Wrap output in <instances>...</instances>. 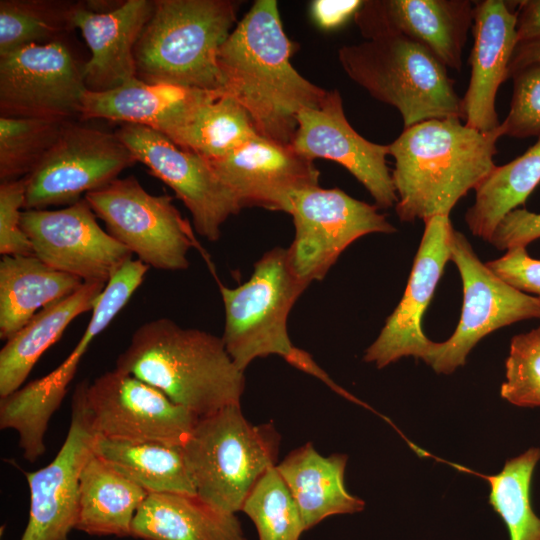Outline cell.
<instances>
[{
    "mask_svg": "<svg viewBox=\"0 0 540 540\" xmlns=\"http://www.w3.org/2000/svg\"><path fill=\"white\" fill-rule=\"evenodd\" d=\"M295 51L283 30L275 0H256L218 52L223 87L248 113L257 133L290 145L297 115L316 108L328 91L290 63Z\"/></svg>",
    "mask_w": 540,
    "mask_h": 540,
    "instance_id": "6da1fadb",
    "label": "cell"
},
{
    "mask_svg": "<svg viewBox=\"0 0 540 540\" xmlns=\"http://www.w3.org/2000/svg\"><path fill=\"white\" fill-rule=\"evenodd\" d=\"M460 118L430 119L404 128L389 147L402 222L449 216L469 190L495 168L499 130L482 132ZM499 128V127H498Z\"/></svg>",
    "mask_w": 540,
    "mask_h": 540,
    "instance_id": "7a4b0ae2",
    "label": "cell"
},
{
    "mask_svg": "<svg viewBox=\"0 0 540 540\" xmlns=\"http://www.w3.org/2000/svg\"><path fill=\"white\" fill-rule=\"evenodd\" d=\"M115 369L156 387L198 417L240 404L245 389L244 372L222 337L183 328L169 318L140 325Z\"/></svg>",
    "mask_w": 540,
    "mask_h": 540,
    "instance_id": "3957f363",
    "label": "cell"
},
{
    "mask_svg": "<svg viewBox=\"0 0 540 540\" xmlns=\"http://www.w3.org/2000/svg\"><path fill=\"white\" fill-rule=\"evenodd\" d=\"M239 2L157 0L135 45L136 77L149 84L221 90L218 52L237 22Z\"/></svg>",
    "mask_w": 540,
    "mask_h": 540,
    "instance_id": "277c9868",
    "label": "cell"
},
{
    "mask_svg": "<svg viewBox=\"0 0 540 540\" xmlns=\"http://www.w3.org/2000/svg\"><path fill=\"white\" fill-rule=\"evenodd\" d=\"M280 439L272 423L251 424L240 404L199 417L182 445L196 495L219 511H241L260 477L276 466Z\"/></svg>",
    "mask_w": 540,
    "mask_h": 540,
    "instance_id": "5b68a950",
    "label": "cell"
},
{
    "mask_svg": "<svg viewBox=\"0 0 540 540\" xmlns=\"http://www.w3.org/2000/svg\"><path fill=\"white\" fill-rule=\"evenodd\" d=\"M338 57L350 79L400 112L404 128L430 119H463L462 99L446 67L407 37L385 35L344 45Z\"/></svg>",
    "mask_w": 540,
    "mask_h": 540,
    "instance_id": "8992f818",
    "label": "cell"
},
{
    "mask_svg": "<svg viewBox=\"0 0 540 540\" xmlns=\"http://www.w3.org/2000/svg\"><path fill=\"white\" fill-rule=\"evenodd\" d=\"M309 285L296 274L288 248L283 247L266 252L243 284L235 288L219 284L225 309L222 340L242 372L255 359L269 355L292 364L301 349L289 338L287 319Z\"/></svg>",
    "mask_w": 540,
    "mask_h": 540,
    "instance_id": "52a82bcc",
    "label": "cell"
},
{
    "mask_svg": "<svg viewBox=\"0 0 540 540\" xmlns=\"http://www.w3.org/2000/svg\"><path fill=\"white\" fill-rule=\"evenodd\" d=\"M84 198L106 231L149 267L186 270L188 252L200 249L172 198L150 194L134 176L117 178Z\"/></svg>",
    "mask_w": 540,
    "mask_h": 540,
    "instance_id": "ba28073f",
    "label": "cell"
},
{
    "mask_svg": "<svg viewBox=\"0 0 540 540\" xmlns=\"http://www.w3.org/2000/svg\"><path fill=\"white\" fill-rule=\"evenodd\" d=\"M451 258L462 280L463 304L454 333L434 342L424 362L438 374L464 366L473 347L491 332L525 319H540V300L517 290L483 263L467 238L453 230Z\"/></svg>",
    "mask_w": 540,
    "mask_h": 540,
    "instance_id": "9c48e42d",
    "label": "cell"
},
{
    "mask_svg": "<svg viewBox=\"0 0 540 540\" xmlns=\"http://www.w3.org/2000/svg\"><path fill=\"white\" fill-rule=\"evenodd\" d=\"M84 406L95 435L182 446L199 417L162 391L117 369L86 382Z\"/></svg>",
    "mask_w": 540,
    "mask_h": 540,
    "instance_id": "30bf717a",
    "label": "cell"
},
{
    "mask_svg": "<svg viewBox=\"0 0 540 540\" xmlns=\"http://www.w3.org/2000/svg\"><path fill=\"white\" fill-rule=\"evenodd\" d=\"M288 214L295 227L288 247L290 261L296 274L310 284L322 280L355 240L370 233L396 231L376 205L338 188L317 186L294 193Z\"/></svg>",
    "mask_w": 540,
    "mask_h": 540,
    "instance_id": "8fae6325",
    "label": "cell"
},
{
    "mask_svg": "<svg viewBox=\"0 0 540 540\" xmlns=\"http://www.w3.org/2000/svg\"><path fill=\"white\" fill-rule=\"evenodd\" d=\"M136 161L114 133L67 122L57 141L25 177V210L72 205L117 179Z\"/></svg>",
    "mask_w": 540,
    "mask_h": 540,
    "instance_id": "7c38bea8",
    "label": "cell"
},
{
    "mask_svg": "<svg viewBox=\"0 0 540 540\" xmlns=\"http://www.w3.org/2000/svg\"><path fill=\"white\" fill-rule=\"evenodd\" d=\"M83 66L58 39L0 55V113L69 120L80 116Z\"/></svg>",
    "mask_w": 540,
    "mask_h": 540,
    "instance_id": "4fadbf2b",
    "label": "cell"
},
{
    "mask_svg": "<svg viewBox=\"0 0 540 540\" xmlns=\"http://www.w3.org/2000/svg\"><path fill=\"white\" fill-rule=\"evenodd\" d=\"M115 134L136 161L175 192L190 211L196 232L217 241L222 225L241 208L208 160L146 126L122 124Z\"/></svg>",
    "mask_w": 540,
    "mask_h": 540,
    "instance_id": "5bb4252c",
    "label": "cell"
},
{
    "mask_svg": "<svg viewBox=\"0 0 540 540\" xmlns=\"http://www.w3.org/2000/svg\"><path fill=\"white\" fill-rule=\"evenodd\" d=\"M96 217L82 198L59 210H25L21 224L42 262L84 283L106 284L132 253Z\"/></svg>",
    "mask_w": 540,
    "mask_h": 540,
    "instance_id": "9a60e30c",
    "label": "cell"
},
{
    "mask_svg": "<svg viewBox=\"0 0 540 540\" xmlns=\"http://www.w3.org/2000/svg\"><path fill=\"white\" fill-rule=\"evenodd\" d=\"M85 385L81 382L75 388L70 427L55 458L43 468L25 472L30 511L21 540H69L76 528L80 474L95 440L84 406Z\"/></svg>",
    "mask_w": 540,
    "mask_h": 540,
    "instance_id": "2e32d148",
    "label": "cell"
},
{
    "mask_svg": "<svg viewBox=\"0 0 540 540\" xmlns=\"http://www.w3.org/2000/svg\"><path fill=\"white\" fill-rule=\"evenodd\" d=\"M424 224L403 297L363 357L379 369L406 356L424 361L434 344L423 332L422 318L451 258L454 228L447 215L433 216Z\"/></svg>",
    "mask_w": 540,
    "mask_h": 540,
    "instance_id": "e0dca14e",
    "label": "cell"
},
{
    "mask_svg": "<svg viewBox=\"0 0 540 540\" xmlns=\"http://www.w3.org/2000/svg\"><path fill=\"white\" fill-rule=\"evenodd\" d=\"M290 145L310 160L329 159L345 167L368 190L378 208L396 205L398 197L386 162L388 145L373 143L353 129L337 90L328 91L318 107L298 113Z\"/></svg>",
    "mask_w": 540,
    "mask_h": 540,
    "instance_id": "ac0fdd59",
    "label": "cell"
},
{
    "mask_svg": "<svg viewBox=\"0 0 540 540\" xmlns=\"http://www.w3.org/2000/svg\"><path fill=\"white\" fill-rule=\"evenodd\" d=\"M240 208L261 207L288 213L298 191L319 186L313 160L283 145L255 136L231 153L208 160Z\"/></svg>",
    "mask_w": 540,
    "mask_h": 540,
    "instance_id": "d6986e66",
    "label": "cell"
},
{
    "mask_svg": "<svg viewBox=\"0 0 540 540\" xmlns=\"http://www.w3.org/2000/svg\"><path fill=\"white\" fill-rule=\"evenodd\" d=\"M474 2L469 0H369L354 15L367 40L401 35L426 47L446 68L460 71Z\"/></svg>",
    "mask_w": 540,
    "mask_h": 540,
    "instance_id": "ffe728a7",
    "label": "cell"
},
{
    "mask_svg": "<svg viewBox=\"0 0 540 540\" xmlns=\"http://www.w3.org/2000/svg\"><path fill=\"white\" fill-rule=\"evenodd\" d=\"M516 21V12L505 1H474L471 74L462 111L465 124L476 130L492 132L500 126L496 94L508 79L509 63L518 44Z\"/></svg>",
    "mask_w": 540,
    "mask_h": 540,
    "instance_id": "44dd1931",
    "label": "cell"
},
{
    "mask_svg": "<svg viewBox=\"0 0 540 540\" xmlns=\"http://www.w3.org/2000/svg\"><path fill=\"white\" fill-rule=\"evenodd\" d=\"M152 10L148 0H127L108 11L77 3L73 27L81 31L91 54L83 65L87 90L103 92L137 78L134 49Z\"/></svg>",
    "mask_w": 540,
    "mask_h": 540,
    "instance_id": "7402d4cb",
    "label": "cell"
},
{
    "mask_svg": "<svg viewBox=\"0 0 540 540\" xmlns=\"http://www.w3.org/2000/svg\"><path fill=\"white\" fill-rule=\"evenodd\" d=\"M347 460L346 454L323 456L307 442L276 464L299 508L305 531L329 516L364 509L365 501L350 494L345 487Z\"/></svg>",
    "mask_w": 540,
    "mask_h": 540,
    "instance_id": "603a6c76",
    "label": "cell"
},
{
    "mask_svg": "<svg viewBox=\"0 0 540 540\" xmlns=\"http://www.w3.org/2000/svg\"><path fill=\"white\" fill-rule=\"evenodd\" d=\"M131 536L143 540H247L235 514L196 494L153 493L139 507Z\"/></svg>",
    "mask_w": 540,
    "mask_h": 540,
    "instance_id": "cb8c5ba5",
    "label": "cell"
},
{
    "mask_svg": "<svg viewBox=\"0 0 540 540\" xmlns=\"http://www.w3.org/2000/svg\"><path fill=\"white\" fill-rule=\"evenodd\" d=\"M259 135L246 110L222 90L194 89L169 139L207 160L221 158Z\"/></svg>",
    "mask_w": 540,
    "mask_h": 540,
    "instance_id": "d4e9b609",
    "label": "cell"
},
{
    "mask_svg": "<svg viewBox=\"0 0 540 540\" xmlns=\"http://www.w3.org/2000/svg\"><path fill=\"white\" fill-rule=\"evenodd\" d=\"M34 255L3 256L0 261V337L7 341L39 311L82 285Z\"/></svg>",
    "mask_w": 540,
    "mask_h": 540,
    "instance_id": "484cf974",
    "label": "cell"
},
{
    "mask_svg": "<svg viewBox=\"0 0 540 540\" xmlns=\"http://www.w3.org/2000/svg\"><path fill=\"white\" fill-rule=\"evenodd\" d=\"M106 284L83 283L71 295L39 311L0 351V398L20 387L41 355L79 315L93 309Z\"/></svg>",
    "mask_w": 540,
    "mask_h": 540,
    "instance_id": "4316f807",
    "label": "cell"
},
{
    "mask_svg": "<svg viewBox=\"0 0 540 540\" xmlns=\"http://www.w3.org/2000/svg\"><path fill=\"white\" fill-rule=\"evenodd\" d=\"M148 495L93 452L80 474L75 529L96 536H131L133 519Z\"/></svg>",
    "mask_w": 540,
    "mask_h": 540,
    "instance_id": "83f0119b",
    "label": "cell"
},
{
    "mask_svg": "<svg viewBox=\"0 0 540 540\" xmlns=\"http://www.w3.org/2000/svg\"><path fill=\"white\" fill-rule=\"evenodd\" d=\"M193 90L168 84H149L135 78L103 92L86 90L79 117L142 125L169 137Z\"/></svg>",
    "mask_w": 540,
    "mask_h": 540,
    "instance_id": "f1b7e54d",
    "label": "cell"
},
{
    "mask_svg": "<svg viewBox=\"0 0 540 540\" xmlns=\"http://www.w3.org/2000/svg\"><path fill=\"white\" fill-rule=\"evenodd\" d=\"M93 452L149 494H196L182 446L119 441L95 435Z\"/></svg>",
    "mask_w": 540,
    "mask_h": 540,
    "instance_id": "f546056e",
    "label": "cell"
},
{
    "mask_svg": "<svg viewBox=\"0 0 540 540\" xmlns=\"http://www.w3.org/2000/svg\"><path fill=\"white\" fill-rule=\"evenodd\" d=\"M540 183V136L527 151L491 173L474 189L475 202L465 221L471 233L490 242L502 218L524 205Z\"/></svg>",
    "mask_w": 540,
    "mask_h": 540,
    "instance_id": "4dcf8cb0",
    "label": "cell"
},
{
    "mask_svg": "<svg viewBox=\"0 0 540 540\" xmlns=\"http://www.w3.org/2000/svg\"><path fill=\"white\" fill-rule=\"evenodd\" d=\"M540 448L532 447L507 460L500 473L487 476L489 503L505 523L510 540H540V518L531 505L532 475Z\"/></svg>",
    "mask_w": 540,
    "mask_h": 540,
    "instance_id": "1f68e13d",
    "label": "cell"
},
{
    "mask_svg": "<svg viewBox=\"0 0 540 540\" xmlns=\"http://www.w3.org/2000/svg\"><path fill=\"white\" fill-rule=\"evenodd\" d=\"M77 3L54 0L0 1V55L58 39L73 27Z\"/></svg>",
    "mask_w": 540,
    "mask_h": 540,
    "instance_id": "d6a6232c",
    "label": "cell"
},
{
    "mask_svg": "<svg viewBox=\"0 0 540 540\" xmlns=\"http://www.w3.org/2000/svg\"><path fill=\"white\" fill-rule=\"evenodd\" d=\"M69 120L0 117L1 182L24 178L34 171L57 141Z\"/></svg>",
    "mask_w": 540,
    "mask_h": 540,
    "instance_id": "836d02e7",
    "label": "cell"
},
{
    "mask_svg": "<svg viewBox=\"0 0 540 540\" xmlns=\"http://www.w3.org/2000/svg\"><path fill=\"white\" fill-rule=\"evenodd\" d=\"M241 511L256 526L259 540H300L305 531L299 508L276 466L260 477Z\"/></svg>",
    "mask_w": 540,
    "mask_h": 540,
    "instance_id": "e575fe53",
    "label": "cell"
},
{
    "mask_svg": "<svg viewBox=\"0 0 540 540\" xmlns=\"http://www.w3.org/2000/svg\"><path fill=\"white\" fill-rule=\"evenodd\" d=\"M500 395L518 407H540V327L511 339Z\"/></svg>",
    "mask_w": 540,
    "mask_h": 540,
    "instance_id": "d590c367",
    "label": "cell"
},
{
    "mask_svg": "<svg viewBox=\"0 0 540 540\" xmlns=\"http://www.w3.org/2000/svg\"><path fill=\"white\" fill-rule=\"evenodd\" d=\"M513 94L510 109L498 128L502 136H540V64L525 66L510 77Z\"/></svg>",
    "mask_w": 540,
    "mask_h": 540,
    "instance_id": "8d00e7d4",
    "label": "cell"
},
{
    "mask_svg": "<svg viewBox=\"0 0 540 540\" xmlns=\"http://www.w3.org/2000/svg\"><path fill=\"white\" fill-rule=\"evenodd\" d=\"M25 187V177L1 182L0 253L2 256L34 255L32 244L21 224Z\"/></svg>",
    "mask_w": 540,
    "mask_h": 540,
    "instance_id": "74e56055",
    "label": "cell"
},
{
    "mask_svg": "<svg viewBox=\"0 0 540 540\" xmlns=\"http://www.w3.org/2000/svg\"><path fill=\"white\" fill-rule=\"evenodd\" d=\"M486 264L509 285L540 300V260L529 256L526 247L509 249Z\"/></svg>",
    "mask_w": 540,
    "mask_h": 540,
    "instance_id": "f35d334b",
    "label": "cell"
},
{
    "mask_svg": "<svg viewBox=\"0 0 540 540\" xmlns=\"http://www.w3.org/2000/svg\"><path fill=\"white\" fill-rule=\"evenodd\" d=\"M540 238V213L516 208L506 214L492 234L490 243L499 250L526 247Z\"/></svg>",
    "mask_w": 540,
    "mask_h": 540,
    "instance_id": "ab89813d",
    "label": "cell"
},
{
    "mask_svg": "<svg viewBox=\"0 0 540 540\" xmlns=\"http://www.w3.org/2000/svg\"><path fill=\"white\" fill-rule=\"evenodd\" d=\"M362 1L315 0L311 14L316 24L323 29H334L355 15Z\"/></svg>",
    "mask_w": 540,
    "mask_h": 540,
    "instance_id": "60d3db41",
    "label": "cell"
},
{
    "mask_svg": "<svg viewBox=\"0 0 540 540\" xmlns=\"http://www.w3.org/2000/svg\"><path fill=\"white\" fill-rule=\"evenodd\" d=\"M516 12V33L518 43L540 39V0L520 1Z\"/></svg>",
    "mask_w": 540,
    "mask_h": 540,
    "instance_id": "b9f144b4",
    "label": "cell"
},
{
    "mask_svg": "<svg viewBox=\"0 0 540 540\" xmlns=\"http://www.w3.org/2000/svg\"><path fill=\"white\" fill-rule=\"evenodd\" d=\"M531 64H540V39L517 44L509 63L508 79L519 69Z\"/></svg>",
    "mask_w": 540,
    "mask_h": 540,
    "instance_id": "7bdbcfd3",
    "label": "cell"
}]
</instances>
